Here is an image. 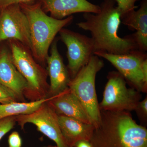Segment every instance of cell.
Returning <instances> with one entry per match:
<instances>
[{
    "mask_svg": "<svg viewBox=\"0 0 147 147\" xmlns=\"http://www.w3.org/2000/svg\"><path fill=\"white\" fill-rule=\"evenodd\" d=\"M16 123V116L7 117L0 119V141L14 127Z\"/></svg>",
    "mask_w": 147,
    "mask_h": 147,
    "instance_id": "18",
    "label": "cell"
},
{
    "mask_svg": "<svg viewBox=\"0 0 147 147\" xmlns=\"http://www.w3.org/2000/svg\"><path fill=\"white\" fill-rule=\"evenodd\" d=\"M121 22L129 30H136L131 35L138 50H147V0H143L139 9L130 11L121 16Z\"/></svg>",
    "mask_w": 147,
    "mask_h": 147,
    "instance_id": "15",
    "label": "cell"
},
{
    "mask_svg": "<svg viewBox=\"0 0 147 147\" xmlns=\"http://www.w3.org/2000/svg\"><path fill=\"white\" fill-rule=\"evenodd\" d=\"M47 102H44L33 113L16 116V123L24 129L27 123L36 127L38 131L55 142L57 147H68L58 123L57 115Z\"/></svg>",
    "mask_w": 147,
    "mask_h": 147,
    "instance_id": "10",
    "label": "cell"
},
{
    "mask_svg": "<svg viewBox=\"0 0 147 147\" xmlns=\"http://www.w3.org/2000/svg\"><path fill=\"white\" fill-rule=\"evenodd\" d=\"M20 5L28 20L32 55L36 60L45 63L56 35L64 27L71 24L73 16L58 19L48 16L37 1Z\"/></svg>",
    "mask_w": 147,
    "mask_h": 147,
    "instance_id": "3",
    "label": "cell"
},
{
    "mask_svg": "<svg viewBox=\"0 0 147 147\" xmlns=\"http://www.w3.org/2000/svg\"><path fill=\"white\" fill-rule=\"evenodd\" d=\"M0 84L13 92L19 101H25L28 84L14 65L10 52L5 47L0 50Z\"/></svg>",
    "mask_w": 147,
    "mask_h": 147,
    "instance_id": "12",
    "label": "cell"
},
{
    "mask_svg": "<svg viewBox=\"0 0 147 147\" xmlns=\"http://www.w3.org/2000/svg\"><path fill=\"white\" fill-rule=\"evenodd\" d=\"M59 33L67 48V67L72 79L94 55V43L91 37L68 29L63 28Z\"/></svg>",
    "mask_w": 147,
    "mask_h": 147,
    "instance_id": "8",
    "label": "cell"
},
{
    "mask_svg": "<svg viewBox=\"0 0 147 147\" xmlns=\"http://www.w3.org/2000/svg\"><path fill=\"white\" fill-rule=\"evenodd\" d=\"M53 97L29 102L15 101L5 104L0 103V119L7 117L31 114Z\"/></svg>",
    "mask_w": 147,
    "mask_h": 147,
    "instance_id": "17",
    "label": "cell"
},
{
    "mask_svg": "<svg viewBox=\"0 0 147 147\" xmlns=\"http://www.w3.org/2000/svg\"><path fill=\"white\" fill-rule=\"evenodd\" d=\"M135 110L139 111L140 114L144 115L145 117L147 115V97H146L142 101L139 102Z\"/></svg>",
    "mask_w": 147,
    "mask_h": 147,
    "instance_id": "23",
    "label": "cell"
},
{
    "mask_svg": "<svg viewBox=\"0 0 147 147\" xmlns=\"http://www.w3.org/2000/svg\"><path fill=\"white\" fill-rule=\"evenodd\" d=\"M42 10L50 13V16L62 19L77 13H97L100 6L87 0H37Z\"/></svg>",
    "mask_w": 147,
    "mask_h": 147,
    "instance_id": "13",
    "label": "cell"
},
{
    "mask_svg": "<svg viewBox=\"0 0 147 147\" xmlns=\"http://www.w3.org/2000/svg\"><path fill=\"white\" fill-rule=\"evenodd\" d=\"M74 147H92L89 141L80 140L76 142Z\"/></svg>",
    "mask_w": 147,
    "mask_h": 147,
    "instance_id": "24",
    "label": "cell"
},
{
    "mask_svg": "<svg viewBox=\"0 0 147 147\" xmlns=\"http://www.w3.org/2000/svg\"><path fill=\"white\" fill-rule=\"evenodd\" d=\"M108 79L99 104L100 110L127 112L136 110L140 102L139 92L127 88L126 81L119 72H109Z\"/></svg>",
    "mask_w": 147,
    "mask_h": 147,
    "instance_id": "6",
    "label": "cell"
},
{
    "mask_svg": "<svg viewBox=\"0 0 147 147\" xmlns=\"http://www.w3.org/2000/svg\"><path fill=\"white\" fill-rule=\"evenodd\" d=\"M58 123L65 142L68 147H74L80 140L89 141L95 127L77 119L57 115Z\"/></svg>",
    "mask_w": 147,
    "mask_h": 147,
    "instance_id": "16",
    "label": "cell"
},
{
    "mask_svg": "<svg viewBox=\"0 0 147 147\" xmlns=\"http://www.w3.org/2000/svg\"><path fill=\"white\" fill-rule=\"evenodd\" d=\"M43 147H57V146H47Z\"/></svg>",
    "mask_w": 147,
    "mask_h": 147,
    "instance_id": "25",
    "label": "cell"
},
{
    "mask_svg": "<svg viewBox=\"0 0 147 147\" xmlns=\"http://www.w3.org/2000/svg\"><path fill=\"white\" fill-rule=\"evenodd\" d=\"M94 55L108 61L117 69L129 84L138 91H146L142 69L144 61L147 59L146 52L138 50L123 55L95 52Z\"/></svg>",
    "mask_w": 147,
    "mask_h": 147,
    "instance_id": "7",
    "label": "cell"
},
{
    "mask_svg": "<svg viewBox=\"0 0 147 147\" xmlns=\"http://www.w3.org/2000/svg\"><path fill=\"white\" fill-rule=\"evenodd\" d=\"M36 1L37 0H0V11L13 5L30 3Z\"/></svg>",
    "mask_w": 147,
    "mask_h": 147,
    "instance_id": "22",
    "label": "cell"
},
{
    "mask_svg": "<svg viewBox=\"0 0 147 147\" xmlns=\"http://www.w3.org/2000/svg\"><path fill=\"white\" fill-rule=\"evenodd\" d=\"M9 40L12 61L28 84L24 97L30 101L49 97L47 69L37 62L28 48L16 40Z\"/></svg>",
    "mask_w": 147,
    "mask_h": 147,
    "instance_id": "4",
    "label": "cell"
},
{
    "mask_svg": "<svg viewBox=\"0 0 147 147\" xmlns=\"http://www.w3.org/2000/svg\"><path fill=\"white\" fill-rule=\"evenodd\" d=\"M10 39L18 40L30 50L28 20L19 4L10 5L0 11V43Z\"/></svg>",
    "mask_w": 147,
    "mask_h": 147,
    "instance_id": "9",
    "label": "cell"
},
{
    "mask_svg": "<svg viewBox=\"0 0 147 147\" xmlns=\"http://www.w3.org/2000/svg\"><path fill=\"white\" fill-rule=\"evenodd\" d=\"M100 122L90 142L92 147H147V129L127 111L100 110Z\"/></svg>",
    "mask_w": 147,
    "mask_h": 147,
    "instance_id": "2",
    "label": "cell"
},
{
    "mask_svg": "<svg viewBox=\"0 0 147 147\" xmlns=\"http://www.w3.org/2000/svg\"><path fill=\"white\" fill-rule=\"evenodd\" d=\"M9 147H21L22 140L20 134L16 131H13L8 137Z\"/></svg>",
    "mask_w": 147,
    "mask_h": 147,
    "instance_id": "21",
    "label": "cell"
},
{
    "mask_svg": "<svg viewBox=\"0 0 147 147\" xmlns=\"http://www.w3.org/2000/svg\"><path fill=\"white\" fill-rule=\"evenodd\" d=\"M47 103L58 115L70 117L92 124L82 104L69 88L53 96Z\"/></svg>",
    "mask_w": 147,
    "mask_h": 147,
    "instance_id": "14",
    "label": "cell"
},
{
    "mask_svg": "<svg viewBox=\"0 0 147 147\" xmlns=\"http://www.w3.org/2000/svg\"><path fill=\"white\" fill-rule=\"evenodd\" d=\"M57 42L58 39L53 41L51 45L50 55L46 59L47 70L50 80L49 97L57 95L68 88L71 79L68 69L58 50Z\"/></svg>",
    "mask_w": 147,
    "mask_h": 147,
    "instance_id": "11",
    "label": "cell"
},
{
    "mask_svg": "<svg viewBox=\"0 0 147 147\" xmlns=\"http://www.w3.org/2000/svg\"><path fill=\"white\" fill-rule=\"evenodd\" d=\"M104 65L103 61L99 57L92 55L88 63L71 79L68 85V88L79 100L95 127L100 119L96 90V77Z\"/></svg>",
    "mask_w": 147,
    "mask_h": 147,
    "instance_id": "5",
    "label": "cell"
},
{
    "mask_svg": "<svg viewBox=\"0 0 147 147\" xmlns=\"http://www.w3.org/2000/svg\"><path fill=\"white\" fill-rule=\"evenodd\" d=\"M114 1L116 2L117 6L120 11L122 15L130 11L137 8V7L135 5V4L139 0H114Z\"/></svg>",
    "mask_w": 147,
    "mask_h": 147,
    "instance_id": "20",
    "label": "cell"
},
{
    "mask_svg": "<svg viewBox=\"0 0 147 147\" xmlns=\"http://www.w3.org/2000/svg\"><path fill=\"white\" fill-rule=\"evenodd\" d=\"M15 101H20L16 95L0 84V103L5 104Z\"/></svg>",
    "mask_w": 147,
    "mask_h": 147,
    "instance_id": "19",
    "label": "cell"
},
{
    "mask_svg": "<svg viewBox=\"0 0 147 147\" xmlns=\"http://www.w3.org/2000/svg\"><path fill=\"white\" fill-rule=\"evenodd\" d=\"M100 6V12L84 13L85 21L77 24L79 28L90 32L95 53L123 55L138 50L131 35L122 38L118 34L121 13L116 2L103 0Z\"/></svg>",
    "mask_w": 147,
    "mask_h": 147,
    "instance_id": "1",
    "label": "cell"
}]
</instances>
